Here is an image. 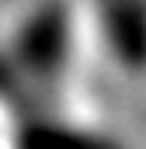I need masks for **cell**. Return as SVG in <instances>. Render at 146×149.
Here are the masks:
<instances>
[{
	"label": "cell",
	"instance_id": "obj_1",
	"mask_svg": "<svg viewBox=\"0 0 146 149\" xmlns=\"http://www.w3.org/2000/svg\"><path fill=\"white\" fill-rule=\"evenodd\" d=\"M101 42L125 76L146 80V0H105Z\"/></svg>",
	"mask_w": 146,
	"mask_h": 149
}]
</instances>
